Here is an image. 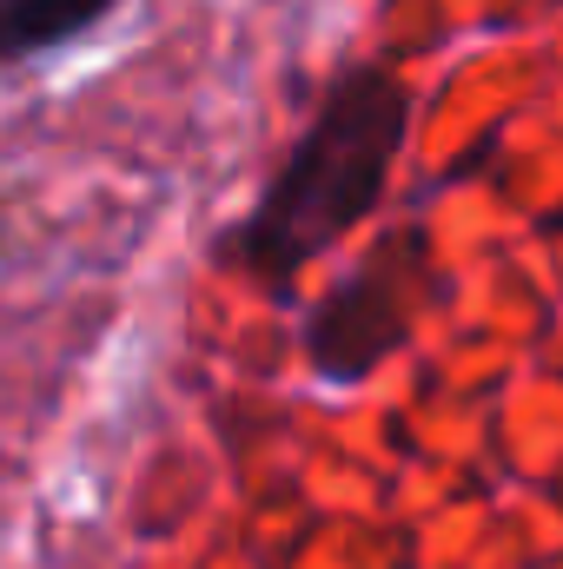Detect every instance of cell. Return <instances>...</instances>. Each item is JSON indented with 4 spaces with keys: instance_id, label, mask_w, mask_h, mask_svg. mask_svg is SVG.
I'll return each mask as SVG.
<instances>
[{
    "instance_id": "cell-1",
    "label": "cell",
    "mask_w": 563,
    "mask_h": 569,
    "mask_svg": "<svg viewBox=\"0 0 563 569\" xmlns=\"http://www.w3.org/2000/svg\"><path fill=\"white\" fill-rule=\"evenodd\" d=\"M412 127V87L392 67H352L332 80L318 113L259 192V206L233 226L226 259L266 291H285L312 259H325L345 232L372 219L392 186V166Z\"/></svg>"
},
{
    "instance_id": "cell-2",
    "label": "cell",
    "mask_w": 563,
    "mask_h": 569,
    "mask_svg": "<svg viewBox=\"0 0 563 569\" xmlns=\"http://www.w3.org/2000/svg\"><path fill=\"white\" fill-rule=\"evenodd\" d=\"M431 298L424 232L385 239L338 291H325L305 318V365L318 385H365L412 331L418 305Z\"/></svg>"
},
{
    "instance_id": "cell-3",
    "label": "cell",
    "mask_w": 563,
    "mask_h": 569,
    "mask_svg": "<svg viewBox=\"0 0 563 569\" xmlns=\"http://www.w3.org/2000/svg\"><path fill=\"white\" fill-rule=\"evenodd\" d=\"M120 0H0V67L93 33Z\"/></svg>"
}]
</instances>
